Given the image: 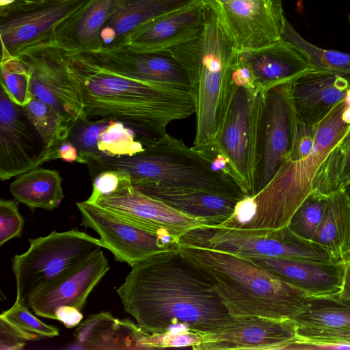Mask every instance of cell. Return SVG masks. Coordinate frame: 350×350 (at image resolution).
Listing matches in <instances>:
<instances>
[{
  "label": "cell",
  "mask_w": 350,
  "mask_h": 350,
  "mask_svg": "<svg viewBox=\"0 0 350 350\" xmlns=\"http://www.w3.org/2000/svg\"><path fill=\"white\" fill-rule=\"evenodd\" d=\"M345 193H347L349 200H350V184L346 187L345 189Z\"/></svg>",
  "instance_id": "681fc988"
},
{
  "label": "cell",
  "mask_w": 350,
  "mask_h": 350,
  "mask_svg": "<svg viewBox=\"0 0 350 350\" xmlns=\"http://www.w3.org/2000/svg\"><path fill=\"white\" fill-rule=\"evenodd\" d=\"M148 334L129 319H118L109 312H100L82 321L74 336L88 349H139Z\"/></svg>",
  "instance_id": "484cf974"
},
{
  "label": "cell",
  "mask_w": 350,
  "mask_h": 350,
  "mask_svg": "<svg viewBox=\"0 0 350 350\" xmlns=\"http://www.w3.org/2000/svg\"><path fill=\"white\" fill-rule=\"evenodd\" d=\"M293 83L280 84L264 93L258 122L253 196L269 183L290 152L297 122Z\"/></svg>",
  "instance_id": "7c38bea8"
},
{
  "label": "cell",
  "mask_w": 350,
  "mask_h": 350,
  "mask_svg": "<svg viewBox=\"0 0 350 350\" xmlns=\"http://www.w3.org/2000/svg\"><path fill=\"white\" fill-rule=\"evenodd\" d=\"M96 146L98 158L132 155L144 148L133 131L124 124L111 120L99 133Z\"/></svg>",
  "instance_id": "836d02e7"
},
{
  "label": "cell",
  "mask_w": 350,
  "mask_h": 350,
  "mask_svg": "<svg viewBox=\"0 0 350 350\" xmlns=\"http://www.w3.org/2000/svg\"><path fill=\"white\" fill-rule=\"evenodd\" d=\"M305 310L291 320L297 327L350 329V298L340 293L308 296Z\"/></svg>",
  "instance_id": "f546056e"
},
{
  "label": "cell",
  "mask_w": 350,
  "mask_h": 350,
  "mask_svg": "<svg viewBox=\"0 0 350 350\" xmlns=\"http://www.w3.org/2000/svg\"><path fill=\"white\" fill-rule=\"evenodd\" d=\"M16 1V0H0V5L1 6L7 5L14 3Z\"/></svg>",
  "instance_id": "c3c4849f"
},
{
  "label": "cell",
  "mask_w": 350,
  "mask_h": 350,
  "mask_svg": "<svg viewBox=\"0 0 350 350\" xmlns=\"http://www.w3.org/2000/svg\"><path fill=\"white\" fill-rule=\"evenodd\" d=\"M29 67L33 96L49 105L72 129L85 120L77 84L71 75L65 51L51 42L31 47L18 56Z\"/></svg>",
  "instance_id": "4fadbf2b"
},
{
  "label": "cell",
  "mask_w": 350,
  "mask_h": 350,
  "mask_svg": "<svg viewBox=\"0 0 350 350\" xmlns=\"http://www.w3.org/2000/svg\"><path fill=\"white\" fill-rule=\"evenodd\" d=\"M178 243L221 251L247 258L336 262L323 246L299 237L288 226L270 230L203 225L185 233L179 238Z\"/></svg>",
  "instance_id": "ba28073f"
},
{
  "label": "cell",
  "mask_w": 350,
  "mask_h": 350,
  "mask_svg": "<svg viewBox=\"0 0 350 350\" xmlns=\"http://www.w3.org/2000/svg\"><path fill=\"white\" fill-rule=\"evenodd\" d=\"M92 0H16L1 6V59L49 43L56 29Z\"/></svg>",
  "instance_id": "30bf717a"
},
{
  "label": "cell",
  "mask_w": 350,
  "mask_h": 350,
  "mask_svg": "<svg viewBox=\"0 0 350 350\" xmlns=\"http://www.w3.org/2000/svg\"><path fill=\"white\" fill-rule=\"evenodd\" d=\"M16 200H0V246L12 239L20 237L24 219L18 211Z\"/></svg>",
  "instance_id": "ab89813d"
},
{
  "label": "cell",
  "mask_w": 350,
  "mask_h": 350,
  "mask_svg": "<svg viewBox=\"0 0 350 350\" xmlns=\"http://www.w3.org/2000/svg\"><path fill=\"white\" fill-rule=\"evenodd\" d=\"M79 53L98 66L124 77L190 91L185 70L167 50L142 52L122 44Z\"/></svg>",
  "instance_id": "e0dca14e"
},
{
  "label": "cell",
  "mask_w": 350,
  "mask_h": 350,
  "mask_svg": "<svg viewBox=\"0 0 350 350\" xmlns=\"http://www.w3.org/2000/svg\"><path fill=\"white\" fill-rule=\"evenodd\" d=\"M81 224L100 236L103 247L117 261L131 267L163 251L176 249L178 239L159 233L121 213L87 203H77Z\"/></svg>",
  "instance_id": "8fae6325"
},
{
  "label": "cell",
  "mask_w": 350,
  "mask_h": 350,
  "mask_svg": "<svg viewBox=\"0 0 350 350\" xmlns=\"http://www.w3.org/2000/svg\"><path fill=\"white\" fill-rule=\"evenodd\" d=\"M37 335L28 333L0 317V349L20 350L27 340H39Z\"/></svg>",
  "instance_id": "7bdbcfd3"
},
{
  "label": "cell",
  "mask_w": 350,
  "mask_h": 350,
  "mask_svg": "<svg viewBox=\"0 0 350 350\" xmlns=\"http://www.w3.org/2000/svg\"><path fill=\"white\" fill-rule=\"evenodd\" d=\"M91 178L105 170L126 173L134 187L159 185L209 191L242 200L234 181L216 171L193 147L167 133L132 155L103 156L87 164Z\"/></svg>",
  "instance_id": "8992f818"
},
{
  "label": "cell",
  "mask_w": 350,
  "mask_h": 350,
  "mask_svg": "<svg viewBox=\"0 0 350 350\" xmlns=\"http://www.w3.org/2000/svg\"><path fill=\"white\" fill-rule=\"evenodd\" d=\"M0 77L1 88L14 103L25 107L31 100L30 70L19 57L1 59Z\"/></svg>",
  "instance_id": "e575fe53"
},
{
  "label": "cell",
  "mask_w": 350,
  "mask_h": 350,
  "mask_svg": "<svg viewBox=\"0 0 350 350\" xmlns=\"http://www.w3.org/2000/svg\"><path fill=\"white\" fill-rule=\"evenodd\" d=\"M62 182L57 171L38 167L17 176L10 185V191L31 211L38 208L52 211L64 197Z\"/></svg>",
  "instance_id": "f1b7e54d"
},
{
  "label": "cell",
  "mask_w": 350,
  "mask_h": 350,
  "mask_svg": "<svg viewBox=\"0 0 350 350\" xmlns=\"http://www.w3.org/2000/svg\"><path fill=\"white\" fill-rule=\"evenodd\" d=\"M29 308L16 301L7 310L3 311L2 317L20 329L35 335L40 338H52L59 336V329L51 325H47L36 317Z\"/></svg>",
  "instance_id": "8d00e7d4"
},
{
  "label": "cell",
  "mask_w": 350,
  "mask_h": 350,
  "mask_svg": "<svg viewBox=\"0 0 350 350\" xmlns=\"http://www.w3.org/2000/svg\"><path fill=\"white\" fill-rule=\"evenodd\" d=\"M316 126L297 120L291 148L286 158L299 160L309 156L314 144Z\"/></svg>",
  "instance_id": "b9f144b4"
},
{
  "label": "cell",
  "mask_w": 350,
  "mask_h": 350,
  "mask_svg": "<svg viewBox=\"0 0 350 350\" xmlns=\"http://www.w3.org/2000/svg\"><path fill=\"white\" fill-rule=\"evenodd\" d=\"M29 247L12 258L16 302L28 307L30 299L59 278L73 270L103 247L100 239L72 229L55 230L29 239Z\"/></svg>",
  "instance_id": "52a82bcc"
},
{
  "label": "cell",
  "mask_w": 350,
  "mask_h": 350,
  "mask_svg": "<svg viewBox=\"0 0 350 350\" xmlns=\"http://www.w3.org/2000/svg\"><path fill=\"white\" fill-rule=\"evenodd\" d=\"M57 157L66 162H77L81 163L78 150L75 146L68 139L64 142L57 150Z\"/></svg>",
  "instance_id": "f6af8a7d"
},
{
  "label": "cell",
  "mask_w": 350,
  "mask_h": 350,
  "mask_svg": "<svg viewBox=\"0 0 350 350\" xmlns=\"http://www.w3.org/2000/svg\"><path fill=\"white\" fill-rule=\"evenodd\" d=\"M237 53L250 68L256 88L264 92L294 82L312 69L306 57L282 38L268 45Z\"/></svg>",
  "instance_id": "7402d4cb"
},
{
  "label": "cell",
  "mask_w": 350,
  "mask_h": 350,
  "mask_svg": "<svg viewBox=\"0 0 350 350\" xmlns=\"http://www.w3.org/2000/svg\"><path fill=\"white\" fill-rule=\"evenodd\" d=\"M66 53V52H65ZM85 120L109 119L133 131L144 146L171 122L196 112L190 91L134 80L100 68L79 53H66Z\"/></svg>",
  "instance_id": "7a4b0ae2"
},
{
  "label": "cell",
  "mask_w": 350,
  "mask_h": 350,
  "mask_svg": "<svg viewBox=\"0 0 350 350\" xmlns=\"http://www.w3.org/2000/svg\"><path fill=\"white\" fill-rule=\"evenodd\" d=\"M202 338L200 333L187 329H172L159 334H148L141 341V349L167 347H191L200 345Z\"/></svg>",
  "instance_id": "74e56055"
},
{
  "label": "cell",
  "mask_w": 350,
  "mask_h": 350,
  "mask_svg": "<svg viewBox=\"0 0 350 350\" xmlns=\"http://www.w3.org/2000/svg\"><path fill=\"white\" fill-rule=\"evenodd\" d=\"M310 296L340 293L345 260L318 262L286 258H247Z\"/></svg>",
  "instance_id": "603a6c76"
},
{
  "label": "cell",
  "mask_w": 350,
  "mask_h": 350,
  "mask_svg": "<svg viewBox=\"0 0 350 350\" xmlns=\"http://www.w3.org/2000/svg\"><path fill=\"white\" fill-rule=\"evenodd\" d=\"M340 294L342 297L350 298V255L345 259V271Z\"/></svg>",
  "instance_id": "bcb514c9"
},
{
  "label": "cell",
  "mask_w": 350,
  "mask_h": 350,
  "mask_svg": "<svg viewBox=\"0 0 350 350\" xmlns=\"http://www.w3.org/2000/svg\"><path fill=\"white\" fill-rule=\"evenodd\" d=\"M281 38L306 57L312 69L350 73V53L320 48L309 42L286 18Z\"/></svg>",
  "instance_id": "d6a6232c"
},
{
  "label": "cell",
  "mask_w": 350,
  "mask_h": 350,
  "mask_svg": "<svg viewBox=\"0 0 350 350\" xmlns=\"http://www.w3.org/2000/svg\"><path fill=\"white\" fill-rule=\"evenodd\" d=\"M231 92L218 132L211 141L230 161L245 197L253 196L259 116L264 93L230 81Z\"/></svg>",
  "instance_id": "9c48e42d"
},
{
  "label": "cell",
  "mask_w": 350,
  "mask_h": 350,
  "mask_svg": "<svg viewBox=\"0 0 350 350\" xmlns=\"http://www.w3.org/2000/svg\"><path fill=\"white\" fill-rule=\"evenodd\" d=\"M194 1L120 0L101 29L103 46L122 45L125 38L140 26Z\"/></svg>",
  "instance_id": "4316f807"
},
{
  "label": "cell",
  "mask_w": 350,
  "mask_h": 350,
  "mask_svg": "<svg viewBox=\"0 0 350 350\" xmlns=\"http://www.w3.org/2000/svg\"><path fill=\"white\" fill-rule=\"evenodd\" d=\"M177 250L210 281L230 316L292 319L308 294L246 258L178 243Z\"/></svg>",
  "instance_id": "3957f363"
},
{
  "label": "cell",
  "mask_w": 350,
  "mask_h": 350,
  "mask_svg": "<svg viewBox=\"0 0 350 350\" xmlns=\"http://www.w3.org/2000/svg\"><path fill=\"white\" fill-rule=\"evenodd\" d=\"M120 1L92 0L56 29L51 42L68 53L99 50L101 29Z\"/></svg>",
  "instance_id": "d4e9b609"
},
{
  "label": "cell",
  "mask_w": 350,
  "mask_h": 350,
  "mask_svg": "<svg viewBox=\"0 0 350 350\" xmlns=\"http://www.w3.org/2000/svg\"><path fill=\"white\" fill-rule=\"evenodd\" d=\"M92 191L87 203L94 204L100 198L132 185L129 176L117 170H105L92 177Z\"/></svg>",
  "instance_id": "f35d334b"
},
{
  "label": "cell",
  "mask_w": 350,
  "mask_h": 350,
  "mask_svg": "<svg viewBox=\"0 0 350 350\" xmlns=\"http://www.w3.org/2000/svg\"><path fill=\"white\" fill-rule=\"evenodd\" d=\"M347 106L343 99L317 124L309 156L299 160L286 158L269 183L257 194L240 200L233 215L219 226L270 230L287 226L312 191V181L319 167L350 130V124L341 117Z\"/></svg>",
  "instance_id": "277c9868"
},
{
  "label": "cell",
  "mask_w": 350,
  "mask_h": 350,
  "mask_svg": "<svg viewBox=\"0 0 350 350\" xmlns=\"http://www.w3.org/2000/svg\"><path fill=\"white\" fill-rule=\"evenodd\" d=\"M200 334L202 340L193 349H288L299 340L292 320L257 316H229L215 329Z\"/></svg>",
  "instance_id": "2e32d148"
},
{
  "label": "cell",
  "mask_w": 350,
  "mask_h": 350,
  "mask_svg": "<svg viewBox=\"0 0 350 350\" xmlns=\"http://www.w3.org/2000/svg\"><path fill=\"white\" fill-rule=\"evenodd\" d=\"M350 89V73L310 69L292 85L297 120L316 125L342 101Z\"/></svg>",
  "instance_id": "44dd1931"
},
{
  "label": "cell",
  "mask_w": 350,
  "mask_h": 350,
  "mask_svg": "<svg viewBox=\"0 0 350 350\" xmlns=\"http://www.w3.org/2000/svg\"><path fill=\"white\" fill-rule=\"evenodd\" d=\"M349 24H350V15L349 16Z\"/></svg>",
  "instance_id": "f907efd6"
},
{
  "label": "cell",
  "mask_w": 350,
  "mask_h": 350,
  "mask_svg": "<svg viewBox=\"0 0 350 350\" xmlns=\"http://www.w3.org/2000/svg\"><path fill=\"white\" fill-rule=\"evenodd\" d=\"M217 14L237 51L260 48L280 38L283 0H202Z\"/></svg>",
  "instance_id": "5bb4252c"
},
{
  "label": "cell",
  "mask_w": 350,
  "mask_h": 350,
  "mask_svg": "<svg viewBox=\"0 0 350 350\" xmlns=\"http://www.w3.org/2000/svg\"><path fill=\"white\" fill-rule=\"evenodd\" d=\"M344 100L347 103V106L350 107V89L347 91Z\"/></svg>",
  "instance_id": "7dc6e473"
},
{
  "label": "cell",
  "mask_w": 350,
  "mask_h": 350,
  "mask_svg": "<svg viewBox=\"0 0 350 350\" xmlns=\"http://www.w3.org/2000/svg\"><path fill=\"white\" fill-rule=\"evenodd\" d=\"M23 107L44 142L51 160L58 159V148L68 139L72 131L65 119L49 105L34 96Z\"/></svg>",
  "instance_id": "1f68e13d"
},
{
  "label": "cell",
  "mask_w": 350,
  "mask_h": 350,
  "mask_svg": "<svg viewBox=\"0 0 350 350\" xmlns=\"http://www.w3.org/2000/svg\"><path fill=\"white\" fill-rule=\"evenodd\" d=\"M55 317L67 328H73L80 324L83 316L81 310L75 306H62L56 308Z\"/></svg>",
  "instance_id": "ee69618b"
},
{
  "label": "cell",
  "mask_w": 350,
  "mask_h": 350,
  "mask_svg": "<svg viewBox=\"0 0 350 350\" xmlns=\"http://www.w3.org/2000/svg\"><path fill=\"white\" fill-rule=\"evenodd\" d=\"M204 9L202 0H196L140 26L125 38L122 44L137 51L151 52L186 42L202 31Z\"/></svg>",
  "instance_id": "d6986e66"
},
{
  "label": "cell",
  "mask_w": 350,
  "mask_h": 350,
  "mask_svg": "<svg viewBox=\"0 0 350 350\" xmlns=\"http://www.w3.org/2000/svg\"><path fill=\"white\" fill-rule=\"evenodd\" d=\"M94 204L121 213L159 233L178 239L190 230L204 225L201 220L145 195L133 185L101 198Z\"/></svg>",
  "instance_id": "ffe728a7"
},
{
  "label": "cell",
  "mask_w": 350,
  "mask_h": 350,
  "mask_svg": "<svg viewBox=\"0 0 350 350\" xmlns=\"http://www.w3.org/2000/svg\"><path fill=\"white\" fill-rule=\"evenodd\" d=\"M327 198L312 191L295 211L288 227L299 237L312 241L321 221Z\"/></svg>",
  "instance_id": "d590c367"
},
{
  "label": "cell",
  "mask_w": 350,
  "mask_h": 350,
  "mask_svg": "<svg viewBox=\"0 0 350 350\" xmlns=\"http://www.w3.org/2000/svg\"><path fill=\"white\" fill-rule=\"evenodd\" d=\"M46 146L23 107L0 92V179L17 176L51 161Z\"/></svg>",
  "instance_id": "9a60e30c"
},
{
  "label": "cell",
  "mask_w": 350,
  "mask_h": 350,
  "mask_svg": "<svg viewBox=\"0 0 350 350\" xmlns=\"http://www.w3.org/2000/svg\"><path fill=\"white\" fill-rule=\"evenodd\" d=\"M135 188L183 214L201 220L205 226H217L228 219L241 200L227 195L191 188L152 185Z\"/></svg>",
  "instance_id": "cb8c5ba5"
},
{
  "label": "cell",
  "mask_w": 350,
  "mask_h": 350,
  "mask_svg": "<svg viewBox=\"0 0 350 350\" xmlns=\"http://www.w3.org/2000/svg\"><path fill=\"white\" fill-rule=\"evenodd\" d=\"M297 333L299 341L301 342L319 344H350V329L297 327Z\"/></svg>",
  "instance_id": "60d3db41"
},
{
  "label": "cell",
  "mask_w": 350,
  "mask_h": 350,
  "mask_svg": "<svg viewBox=\"0 0 350 350\" xmlns=\"http://www.w3.org/2000/svg\"><path fill=\"white\" fill-rule=\"evenodd\" d=\"M312 241L336 261L350 255V200L345 191L327 196L321 221Z\"/></svg>",
  "instance_id": "83f0119b"
},
{
  "label": "cell",
  "mask_w": 350,
  "mask_h": 350,
  "mask_svg": "<svg viewBox=\"0 0 350 350\" xmlns=\"http://www.w3.org/2000/svg\"><path fill=\"white\" fill-rule=\"evenodd\" d=\"M117 289L124 308L149 334L183 327L212 331L229 314L207 277L176 249L135 264Z\"/></svg>",
  "instance_id": "6da1fadb"
},
{
  "label": "cell",
  "mask_w": 350,
  "mask_h": 350,
  "mask_svg": "<svg viewBox=\"0 0 350 350\" xmlns=\"http://www.w3.org/2000/svg\"><path fill=\"white\" fill-rule=\"evenodd\" d=\"M107 258L100 249L77 267L40 291L29 301L28 308L36 315L55 319V311L62 306L82 310L88 297L109 270Z\"/></svg>",
  "instance_id": "ac0fdd59"
},
{
  "label": "cell",
  "mask_w": 350,
  "mask_h": 350,
  "mask_svg": "<svg viewBox=\"0 0 350 350\" xmlns=\"http://www.w3.org/2000/svg\"><path fill=\"white\" fill-rule=\"evenodd\" d=\"M350 184V130L333 148L312 181V191L328 196Z\"/></svg>",
  "instance_id": "4dcf8cb0"
},
{
  "label": "cell",
  "mask_w": 350,
  "mask_h": 350,
  "mask_svg": "<svg viewBox=\"0 0 350 350\" xmlns=\"http://www.w3.org/2000/svg\"><path fill=\"white\" fill-rule=\"evenodd\" d=\"M204 23L193 39L167 50L185 70L196 108L193 146L212 141L224 118L231 92L233 42L217 14L204 4Z\"/></svg>",
  "instance_id": "5b68a950"
}]
</instances>
